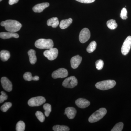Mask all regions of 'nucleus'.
<instances>
[{"instance_id":"7ed1b4c3","label":"nucleus","mask_w":131,"mask_h":131,"mask_svg":"<svg viewBox=\"0 0 131 131\" xmlns=\"http://www.w3.org/2000/svg\"><path fill=\"white\" fill-rule=\"evenodd\" d=\"M106 109L104 108H102L96 110L94 113L89 118V121L90 123L97 122L102 119L107 113Z\"/></svg>"},{"instance_id":"423d86ee","label":"nucleus","mask_w":131,"mask_h":131,"mask_svg":"<svg viewBox=\"0 0 131 131\" xmlns=\"http://www.w3.org/2000/svg\"><path fill=\"white\" fill-rule=\"evenodd\" d=\"M78 84L77 79L74 76H71L67 78L63 82V87L69 88H73Z\"/></svg>"},{"instance_id":"20e7f679","label":"nucleus","mask_w":131,"mask_h":131,"mask_svg":"<svg viewBox=\"0 0 131 131\" xmlns=\"http://www.w3.org/2000/svg\"><path fill=\"white\" fill-rule=\"evenodd\" d=\"M116 82L113 80H107L98 82L95 86L101 90H107L112 88L116 85Z\"/></svg>"},{"instance_id":"c756f323","label":"nucleus","mask_w":131,"mask_h":131,"mask_svg":"<svg viewBox=\"0 0 131 131\" xmlns=\"http://www.w3.org/2000/svg\"><path fill=\"white\" fill-rule=\"evenodd\" d=\"M127 12L125 8H123L120 13V17L123 20H126L127 18Z\"/></svg>"},{"instance_id":"2f4dec72","label":"nucleus","mask_w":131,"mask_h":131,"mask_svg":"<svg viewBox=\"0 0 131 131\" xmlns=\"http://www.w3.org/2000/svg\"><path fill=\"white\" fill-rule=\"evenodd\" d=\"M1 95H0V103H2L4 101L7 100L8 98L7 95L6 93L4 91L1 92Z\"/></svg>"},{"instance_id":"bb28decb","label":"nucleus","mask_w":131,"mask_h":131,"mask_svg":"<svg viewBox=\"0 0 131 131\" xmlns=\"http://www.w3.org/2000/svg\"><path fill=\"white\" fill-rule=\"evenodd\" d=\"M124 127V124L122 122L117 123L111 130L112 131H121Z\"/></svg>"},{"instance_id":"72a5a7b5","label":"nucleus","mask_w":131,"mask_h":131,"mask_svg":"<svg viewBox=\"0 0 131 131\" xmlns=\"http://www.w3.org/2000/svg\"><path fill=\"white\" fill-rule=\"evenodd\" d=\"M19 0H9V5H13L18 2Z\"/></svg>"},{"instance_id":"aec40b11","label":"nucleus","mask_w":131,"mask_h":131,"mask_svg":"<svg viewBox=\"0 0 131 131\" xmlns=\"http://www.w3.org/2000/svg\"><path fill=\"white\" fill-rule=\"evenodd\" d=\"M59 23L58 18L57 17H54L48 20L47 24L48 26H51L53 28H56Z\"/></svg>"},{"instance_id":"4be33fe9","label":"nucleus","mask_w":131,"mask_h":131,"mask_svg":"<svg viewBox=\"0 0 131 131\" xmlns=\"http://www.w3.org/2000/svg\"><path fill=\"white\" fill-rule=\"evenodd\" d=\"M107 25L110 30H113L117 28L118 25L115 20L111 19L108 20L107 22Z\"/></svg>"},{"instance_id":"cd10ccee","label":"nucleus","mask_w":131,"mask_h":131,"mask_svg":"<svg viewBox=\"0 0 131 131\" xmlns=\"http://www.w3.org/2000/svg\"><path fill=\"white\" fill-rule=\"evenodd\" d=\"M35 115L37 118L40 121V122H43L44 121L45 119V115L43 114L40 112V111H38L35 113Z\"/></svg>"},{"instance_id":"6e6552de","label":"nucleus","mask_w":131,"mask_h":131,"mask_svg":"<svg viewBox=\"0 0 131 131\" xmlns=\"http://www.w3.org/2000/svg\"><path fill=\"white\" fill-rule=\"evenodd\" d=\"M131 47V36H129L126 39L121 47L122 54L126 56L129 53Z\"/></svg>"},{"instance_id":"9b49d317","label":"nucleus","mask_w":131,"mask_h":131,"mask_svg":"<svg viewBox=\"0 0 131 131\" xmlns=\"http://www.w3.org/2000/svg\"><path fill=\"white\" fill-rule=\"evenodd\" d=\"M3 88L6 91L10 92L13 89V85L10 80L7 78L3 77H2L1 80Z\"/></svg>"},{"instance_id":"473e14b6","label":"nucleus","mask_w":131,"mask_h":131,"mask_svg":"<svg viewBox=\"0 0 131 131\" xmlns=\"http://www.w3.org/2000/svg\"><path fill=\"white\" fill-rule=\"evenodd\" d=\"M78 2L83 3H90L94 2L95 0H76Z\"/></svg>"},{"instance_id":"1a4fd4ad","label":"nucleus","mask_w":131,"mask_h":131,"mask_svg":"<svg viewBox=\"0 0 131 131\" xmlns=\"http://www.w3.org/2000/svg\"><path fill=\"white\" fill-rule=\"evenodd\" d=\"M90 37V33L89 30L87 28H84L80 32L79 35V40L82 43L87 42Z\"/></svg>"},{"instance_id":"393cba45","label":"nucleus","mask_w":131,"mask_h":131,"mask_svg":"<svg viewBox=\"0 0 131 131\" xmlns=\"http://www.w3.org/2000/svg\"><path fill=\"white\" fill-rule=\"evenodd\" d=\"M44 109L45 114L46 117H49L50 113L51 112V106L49 103H46L44 105Z\"/></svg>"},{"instance_id":"9d476101","label":"nucleus","mask_w":131,"mask_h":131,"mask_svg":"<svg viewBox=\"0 0 131 131\" xmlns=\"http://www.w3.org/2000/svg\"><path fill=\"white\" fill-rule=\"evenodd\" d=\"M68 75V70L64 68H61L55 71L52 74V77L54 79L64 78L67 77Z\"/></svg>"},{"instance_id":"c9c22d12","label":"nucleus","mask_w":131,"mask_h":131,"mask_svg":"<svg viewBox=\"0 0 131 131\" xmlns=\"http://www.w3.org/2000/svg\"><path fill=\"white\" fill-rule=\"evenodd\" d=\"M2 1V0H0V1Z\"/></svg>"},{"instance_id":"2eb2a0df","label":"nucleus","mask_w":131,"mask_h":131,"mask_svg":"<svg viewBox=\"0 0 131 131\" xmlns=\"http://www.w3.org/2000/svg\"><path fill=\"white\" fill-rule=\"evenodd\" d=\"M0 37L3 39H8L12 37L18 38L19 37L18 34L15 32H2L0 33Z\"/></svg>"},{"instance_id":"412c9836","label":"nucleus","mask_w":131,"mask_h":131,"mask_svg":"<svg viewBox=\"0 0 131 131\" xmlns=\"http://www.w3.org/2000/svg\"><path fill=\"white\" fill-rule=\"evenodd\" d=\"M53 130L54 131H69L70 129L66 126L56 125L53 127Z\"/></svg>"},{"instance_id":"6ab92c4d","label":"nucleus","mask_w":131,"mask_h":131,"mask_svg":"<svg viewBox=\"0 0 131 131\" xmlns=\"http://www.w3.org/2000/svg\"><path fill=\"white\" fill-rule=\"evenodd\" d=\"M11 55L10 52L7 50H3L0 52V57L1 60L3 62H6L10 58Z\"/></svg>"},{"instance_id":"f03ea898","label":"nucleus","mask_w":131,"mask_h":131,"mask_svg":"<svg viewBox=\"0 0 131 131\" xmlns=\"http://www.w3.org/2000/svg\"><path fill=\"white\" fill-rule=\"evenodd\" d=\"M54 42L51 39H40L35 42V46L38 49H49L54 47Z\"/></svg>"},{"instance_id":"ddd939ff","label":"nucleus","mask_w":131,"mask_h":131,"mask_svg":"<svg viewBox=\"0 0 131 131\" xmlns=\"http://www.w3.org/2000/svg\"><path fill=\"white\" fill-rule=\"evenodd\" d=\"M82 61V58L79 55H77L73 57L71 59V67L75 69L78 67Z\"/></svg>"},{"instance_id":"0eeeda50","label":"nucleus","mask_w":131,"mask_h":131,"mask_svg":"<svg viewBox=\"0 0 131 131\" xmlns=\"http://www.w3.org/2000/svg\"><path fill=\"white\" fill-rule=\"evenodd\" d=\"M58 51L56 48H52L45 51L44 55L50 61H53L57 58L58 55Z\"/></svg>"},{"instance_id":"f3484780","label":"nucleus","mask_w":131,"mask_h":131,"mask_svg":"<svg viewBox=\"0 0 131 131\" xmlns=\"http://www.w3.org/2000/svg\"><path fill=\"white\" fill-rule=\"evenodd\" d=\"M28 54L31 64H34L37 61V58L35 51L32 49H31L28 51Z\"/></svg>"},{"instance_id":"f257e3e1","label":"nucleus","mask_w":131,"mask_h":131,"mask_svg":"<svg viewBox=\"0 0 131 131\" xmlns=\"http://www.w3.org/2000/svg\"><path fill=\"white\" fill-rule=\"evenodd\" d=\"M2 26L5 27L6 30L9 32H16L18 31L22 27L21 23L13 20H7L1 23Z\"/></svg>"},{"instance_id":"a878e982","label":"nucleus","mask_w":131,"mask_h":131,"mask_svg":"<svg viewBox=\"0 0 131 131\" xmlns=\"http://www.w3.org/2000/svg\"><path fill=\"white\" fill-rule=\"evenodd\" d=\"M12 104L11 102H6L1 106V110L3 112H6L11 107Z\"/></svg>"},{"instance_id":"f704fd0d","label":"nucleus","mask_w":131,"mask_h":131,"mask_svg":"<svg viewBox=\"0 0 131 131\" xmlns=\"http://www.w3.org/2000/svg\"><path fill=\"white\" fill-rule=\"evenodd\" d=\"M39 80V77L38 76H35L33 77L32 80L34 81H38Z\"/></svg>"},{"instance_id":"5701e85b","label":"nucleus","mask_w":131,"mask_h":131,"mask_svg":"<svg viewBox=\"0 0 131 131\" xmlns=\"http://www.w3.org/2000/svg\"><path fill=\"white\" fill-rule=\"evenodd\" d=\"M96 43L95 41L91 42L87 47V51L89 53H91L95 50L96 47Z\"/></svg>"},{"instance_id":"f8f14e48","label":"nucleus","mask_w":131,"mask_h":131,"mask_svg":"<svg viewBox=\"0 0 131 131\" xmlns=\"http://www.w3.org/2000/svg\"><path fill=\"white\" fill-rule=\"evenodd\" d=\"M76 105L81 108H85L90 105V102L84 98H78L75 101Z\"/></svg>"},{"instance_id":"a211bd4d","label":"nucleus","mask_w":131,"mask_h":131,"mask_svg":"<svg viewBox=\"0 0 131 131\" xmlns=\"http://www.w3.org/2000/svg\"><path fill=\"white\" fill-rule=\"evenodd\" d=\"M73 22V19L70 18L67 19L63 20L60 22L59 27L62 29H65L68 28Z\"/></svg>"},{"instance_id":"c85d7f7f","label":"nucleus","mask_w":131,"mask_h":131,"mask_svg":"<svg viewBox=\"0 0 131 131\" xmlns=\"http://www.w3.org/2000/svg\"><path fill=\"white\" fill-rule=\"evenodd\" d=\"M95 65L96 69L99 70L102 69L104 66V62L102 60L99 59L95 63Z\"/></svg>"},{"instance_id":"b1692460","label":"nucleus","mask_w":131,"mask_h":131,"mask_svg":"<svg viewBox=\"0 0 131 131\" xmlns=\"http://www.w3.org/2000/svg\"><path fill=\"white\" fill-rule=\"evenodd\" d=\"M25 128V124L22 121H20L16 125V131H24Z\"/></svg>"},{"instance_id":"39448f33","label":"nucleus","mask_w":131,"mask_h":131,"mask_svg":"<svg viewBox=\"0 0 131 131\" xmlns=\"http://www.w3.org/2000/svg\"><path fill=\"white\" fill-rule=\"evenodd\" d=\"M46 102V99L43 96H39L30 99L28 102V105L31 107L39 106L42 105Z\"/></svg>"},{"instance_id":"4468645a","label":"nucleus","mask_w":131,"mask_h":131,"mask_svg":"<svg viewBox=\"0 0 131 131\" xmlns=\"http://www.w3.org/2000/svg\"><path fill=\"white\" fill-rule=\"evenodd\" d=\"M49 3L45 2L38 4L33 8V11L35 13H41L46 8L49 6Z\"/></svg>"},{"instance_id":"7c9ffc66","label":"nucleus","mask_w":131,"mask_h":131,"mask_svg":"<svg viewBox=\"0 0 131 131\" xmlns=\"http://www.w3.org/2000/svg\"><path fill=\"white\" fill-rule=\"evenodd\" d=\"M23 77H24V80L26 81H30L32 80L33 77L32 76V74L30 72H26L24 74Z\"/></svg>"},{"instance_id":"dca6fc26","label":"nucleus","mask_w":131,"mask_h":131,"mask_svg":"<svg viewBox=\"0 0 131 131\" xmlns=\"http://www.w3.org/2000/svg\"><path fill=\"white\" fill-rule=\"evenodd\" d=\"M65 113L68 118L73 119L75 116L77 111L74 108L68 107L66 108Z\"/></svg>"}]
</instances>
